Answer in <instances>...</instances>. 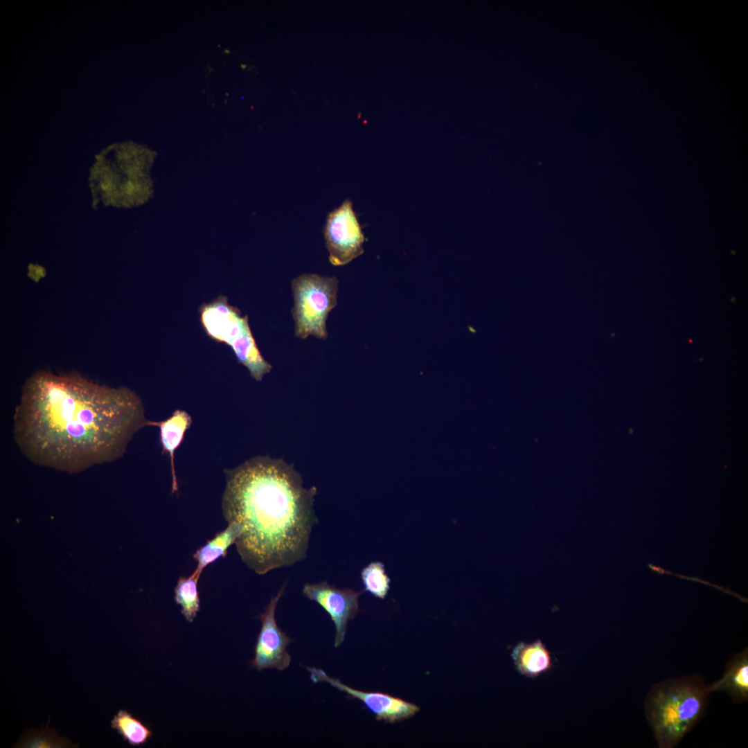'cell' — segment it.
I'll return each mask as SVG.
<instances>
[{"instance_id": "cell-1", "label": "cell", "mask_w": 748, "mask_h": 748, "mask_svg": "<svg viewBox=\"0 0 748 748\" xmlns=\"http://www.w3.org/2000/svg\"><path fill=\"white\" fill-rule=\"evenodd\" d=\"M13 418L14 439L27 458L69 472L120 458L133 436L151 422L127 387L47 371L26 380Z\"/></svg>"}, {"instance_id": "cell-2", "label": "cell", "mask_w": 748, "mask_h": 748, "mask_svg": "<svg viewBox=\"0 0 748 748\" xmlns=\"http://www.w3.org/2000/svg\"><path fill=\"white\" fill-rule=\"evenodd\" d=\"M223 516L238 523L235 542L242 562L259 575L290 567L306 557L313 526L315 486L282 459L258 456L224 471Z\"/></svg>"}, {"instance_id": "cell-3", "label": "cell", "mask_w": 748, "mask_h": 748, "mask_svg": "<svg viewBox=\"0 0 748 748\" xmlns=\"http://www.w3.org/2000/svg\"><path fill=\"white\" fill-rule=\"evenodd\" d=\"M711 690L698 675L670 678L654 684L645 700V714L660 748L675 747L703 716Z\"/></svg>"}, {"instance_id": "cell-4", "label": "cell", "mask_w": 748, "mask_h": 748, "mask_svg": "<svg viewBox=\"0 0 748 748\" xmlns=\"http://www.w3.org/2000/svg\"><path fill=\"white\" fill-rule=\"evenodd\" d=\"M153 152L132 143L114 144L96 156L90 186L105 204H141L151 193L148 169Z\"/></svg>"}, {"instance_id": "cell-5", "label": "cell", "mask_w": 748, "mask_h": 748, "mask_svg": "<svg viewBox=\"0 0 748 748\" xmlns=\"http://www.w3.org/2000/svg\"><path fill=\"white\" fill-rule=\"evenodd\" d=\"M199 320L206 335L229 346L238 360L256 381L262 380L272 366L262 357L251 330L248 317L219 295L199 308Z\"/></svg>"}, {"instance_id": "cell-6", "label": "cell", "mask_w": 748, "mask_h": 748, "mask_svg": "<svg viewBox=\"0 0 748 748\" xmlns=\"http://www.w3.org/2000/svg\"><path fill=\"white\" fill-rule=\"evenodd\" d=\"M338 283L336 277L316 274H303L292 280V312L297 337L327 338L326 320L337 304Z\"/></svg>"}, {"instance_id": "cell-7", "label": "cell", "mask_w": 748, "mask_h": 748, "mask_svg": "<svg viewBox=\"0 0 748 748\" xmlns=\"http://www.w3.org/2000/svg\"><path fill=\"white\" fill-rule=\"evenodd\" d=\"M323 235L334 266L345 265L363 253L364 236L350 199L328 213Z\"/></svg>"}, {"instance_id": "cell-8", "label": "cell", "mask_w": 748, "mask_h": 748, "mask_svg": "<svg viewBox=\"0 0 748 748\" xmlns=\"http://www.w3.org/2000/svg\"><path fill=\"white\" fill-rule=\"evenodd\" d=\"M285 587V585L271 599L265 611L258 616L261 628L254 648V657L251 661V666L258 670H283L291 663V656L287 648L293 640L280 629L275 618L276 606L284 594Z\"/></svg>"}, {"instance_id": "cell-9", "label": "cell", "mask_w": 748, "mask_h": 748, "mask_svg": "<svg viewBox=\"0 0 748 748\" xmlns=\"http://www.w3.org/2000/svg\"><path fill=\"white\" fill-rule=\"evenodd\" d=\"M362 592L348 588H337L327 581L306 583L303 587V594L322 607L333 621L336 630L335 648L344 641L348 621L358 612V598Z\"/></svg>"}, {"instance_id": "cell-10", "label": "cell", "mask_w": 748, "mask_h": 748, "mask_svg": "<svg viewBox=\"0 0 748 748\" xmlns=\"http://www.w3.org/2000/svg\"><path fill=\"white\" fill-rule=\"evenodd\" d=\"M314 683L326 682L348 696L362 701L373 712L377 720L394 723L413 716L419 707L402 699L380 692H364L348 686L339 679L333 678L325 671L317 668L307 667Z\"/></svg>"}, {"instance_id": "cell-11", "label": "cell", "mask_w": 748, "mask_h": 748, "mask_svg": "<svg viewBox=\"0 0 748 748\" xmlns=\"http://www.w3.org/2000/svg\"><path fill=\"white\" fill-rule=\"evenodd\" d=\"M192 423L190 416L185 411L177 409L167 419L160 422L151 421L150 426L159 428L160 443L162 453L169 456L171 475L172 493L178 490V483L175 466V454L181 445L185 434Z\"/></svg>"}, {"instance_id": "cell-12", "label": "cell", "mask_w": 748, "mask_h": 748, "mask_svg": "<svg viewBox=\"0 0 748 748\" xmlns=\"http://www.w3.org/2000/svg\"><path fill=\"white\" fill-rule=\"evenodd\" d=\"M511 656L517 671L529 678L537 677L553 667L551 652L540 639L519 642L513 649Z\"/></svg>"}, {"instance_id": "cell-13", "label": "cell", "mask_w": 748, "mask_h": 748, "mask_svg": "<svg viewBox=\"0 0 748 748\" xmlns=\"http://www.w3.org/2000/svg\"><path fill=\"white\" fill-rule=\"evenodd\" d=\"M711 692L724 691L736 703L748 700V650L736 654L727 663L723 676L710 684Z\"/></svg>"}, {"instance_id": "cell-14", "label": "cell", "mask_w": 748, "mask_h": 748, "mask_svg": "<svg viewBox=\"0 0 748 748\" xmlns=\"http://www.w3.org/2000/svg\"><path fill=\"white\" fill-rule=\"evenodd\" d=\"M241 533L242 528L238 523H228L225 529L217 533L193 553V558L197 563L194 572L200 576L208 565L226 557L229 548L235 544Z\"/></svg>"}, {"instance_id": "cell-15", "label": "cell", "mask_w": 748, "mask_h": 748, "mask_svg": "<svg viewBox=\"0 0 748 748\" xmlns=\"http://www.w3.org/2000/svg\"><path fill=\"white\" fill-rule=\"evenodd\" d=\"M111 727L132 746L144 745L152 736L150 728L126 710L121 709L111 720Z\"/></svg>"}, {"instance_id": "cell-16", "label": "cell", "mask_w": 748, "mask_h": 748, "mask_svg": "<svg viewBox=\"0 0 748 748\" xmlns=\"http://www.w3.org/2000/svg\"><path fill=\"white\" fill-rule=\"evenodd\" d=\"M200 576L194 571L189 576H181L175 588V600L181 607V613L193 622L200 610L198 580Z\"/></svg>"}, {"instance_id": "cell-17", "label": "cell", "mask_w": 748, "mask_h": 748, "mask_svg": "<svg viewBox=\"0 0 748 748\" xmlns=\"http://www.w3.org/2000/svg\"><path fill=\"white\" fill-rule=\"evenodd\" d=\"M15 747L71 748L78 747V746L70 740L59 736L54 729L48 727V724H46L44 728L39 731L33 729H28L16 743Z\"/></svg>"}, {"instance_id": "cell-18", "label": "cell", "mask_w": 748, "mask_h": 748, "mask_svg": "<svg viewBox=\"0 0 748 748\" xmlns=\"http://www.w3.org/2000/svg\"><path fill=\"white\" fill-rule=\"evenodd\" d=\"M362 578L365 590L380 598L386 596L390 580L382 563L373 562L369 564L362 570Z\"/></svg>"}]
</instances>
